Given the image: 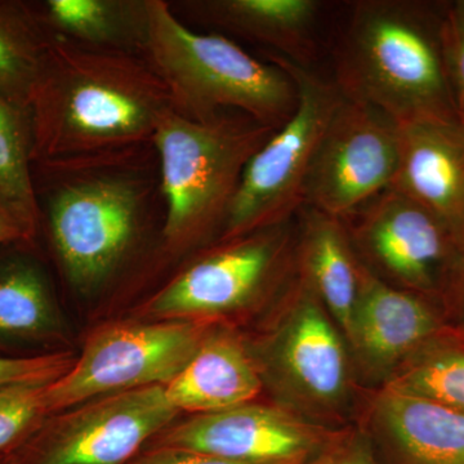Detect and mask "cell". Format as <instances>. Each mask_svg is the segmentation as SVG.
<instances>
[{
	"label": "cell",
	"instance_id": "cell-20",
	"mask_svg": "<svg viewBox=\"0 0 464 464\" xmlns=\"http://www.w3.org/2000/svg\"><path fill=\"white\" fill-rule=\"evenodd\" d=\"M36 5L54 38L139 53L145 50L146 0H44Z\"/></svg>",
	"mask_w": 464,
	"mask_h": 464
},
{
	"label": "cell",
	"instance_id": "cell-4",
	"mask_svg": "<svg viewBox=\"0 0 464 464\" xmlns=\"http://www.w3.org/2000/svg\"><path fill=\"white\" fill-rule=\"evenodd\" d=\"M143 54L163 79L174 109L192 119L241 112L279 130L295 111L297 87L277 63L250 56L222 34L192 32L167 0H146Z\"/></svg>",
	"mask_w": 464,
	"mask_h": 464
},
{
	"label": "cell",
	"instance_id": "cell-30",
	"mask_svg": "<svg viewBox=\"0 0 464 464\" xmlns=\"http://www.w3.org/2000/svg\"><path fill=\"white\" fill-rule=\"evenodd\" d=\"M313 464H374L369 454L362 447H348L320 458Z\"/></svg>",
	"mask_w": 464,
	"mask_h": 464
},
{
	"label": "cell",
	"instance_id": "cell-11",
	"mask_svg": "<svg viewBox=\"0 0 464 464\" xmlns=\"http://www.w3.org/2000/svg\"><path fill=\"white\" fill-rule=\"evenodd\" d=\"M350 216L357 218V241L381 270L414 289L435 286L457 243L430 210L390 188Z\"/></svg>",
	"mask_w": 464,
	"mask_h": 464
},
{
	"label": "cell",
	"instance_id": "cell-17",
	"mask_svg": "<svg viewBox=\"0 0 464 464\" xmlns=\"http://www.w3.org/2000/svg\"><path fill=\"white\" fill-rule=\"evenodd\" d=\"M435 329L431 311L409 293L382 282L360 265L351 340L373 364L398 362Z\"/></svg>",
	"mask_w": 464,
	"mask_h": 464
},
{
	"label": "cell",
	"instance_id": "cell-12",
	"mask_svg": "<svg viewBox=\"0 0 464 464\" xmlns=\"http://www.w3.org/2000/svg\"><path fill=\"white\" fill-rule=\"evenodd\" d=\"M317 436L277 409L243 404L170 424L148 448L199 451L253 463L288 464L307 456Z\"/></svg>",
	"mask_w": 464,
	"mask_h": 464
},
{
	"label": "cell",
	"instance_id": "cell-10",
	"mask_svg": "<svg viewBox=\"0 0 464 464\" xmlns=\"http://www.w3.org/2000/svg\"><path fill=\"white\" fill-rule=\"evenodd\" d=\"M284 224L224 240L176 275L140 307L149 322L204 320L246 306L283 271L288 248Z\"/></svg>",
	"mask_w": 464,
	"mask_h": 464
},
{
	"label": "cell",
	"instance_id": "cell-8",
	"mask_svg": "<svg viewBox=\"0 0 464 464\" xmlns=\"http://www.w3.org/2000/svg\"><path fill=\"white\" fill-rule=\"evenodd\" d=\"M179 414L164 386L101 396L51 415L5 464H127Z\"/></svg>",
	"mask_w": 464,
	"mask_h": 464
},
{
	"label": "cell",
	"instance_id": "cell-9",
	"mask_svg": "<svg viewBox=\"0 0 464 464\" xmlns=\"http://www.w3.org/2000/svg\"><path fill=\"white\" fill-rule=\"evenodd\" d=\"M401 157L399 124L342 96L317 146L304 207L344 219L392 186Z\"/></svg>",
	"mask_w": 464,
	"mask_h": 464
},
{
	"label": "cell",
	"instance_id": "cell-21",
	"mask_svg": "<svg viewBox=\"0 0 464 464\" xmlns=\"http://www.w3.org/2000/svg\"><path fill=\"white\" fill-rule=\"evenodd\" d=\"M52 39L36 2L0 0V96L25 112Z\"/></svg>",
	"mask_w": 464,
	"mask_h": 464
},
{
	"label": "cell",
	"instance_id": "cell-24",
	"mask_svg": "<svg viewBox=\"0 0 464 464\" xmlns=\"http://www.w3.org/2000/svg\"><path fill=\"white\" fill-rule=\"evenodd\" d=\"M48 384L0 386V462L14 456L51 417L47 404Z\"/></svg>",
	"mask_w": 464,
	"mask_h": 464
},
{
	"label": "cell",
	"instance_id": "cell-6",
	"mask_svg": "<svg viewBox=\"0 0 464 464\" xmlns=\"http://www.w3.org/2000/svg\"><path fill=\"white\" fill-rule=\"evenodd\" d=\"M270 60L295 81L297 108L246 164L222 227V240L284 224L304 206L317 146L342 101L334 83L306 67L276 53H270Z\"/></svg>",
	"mask_w": 464,
	"mask_h": 464
},
{
	"label": "cell",
	"instance_id": "cell-26",
	"mask_svg": "<svg viewBox=\"0 0 464 464\" xmlns=\"http://www.w3.org/2000/svg\"><path fill=\"white\" fill-rule=\"evenodd\" d=\"M442 45L458 118L464 125V2L449 5L442 16Z\"/></svg>",
	"mask_w": 464,
	"mask_h": 464
},
{
	"label": "cell",
	"instance_id": "cell-27",
	"mask_svg": "<svg viewBox=\"0 0 464 464\" xmlns=\"http://www.w3.org/2000/svg\"><path fill=\"white\" fill-rule=\"evenodd\" d=\"M75 359L67 353L35 357H0V386L14 383H51L70 371Z\"/></svg>",
	"mask_w": 464,
	"mask_h": 464
},
{
	"label": "cell",
	"instance_id": "cell-28",
	"mask_svg": "<svg viewBox=\"0 0 464 464\" xmlns=\"http://www.w3.org/2000/svg\"><path fill=\"white\" fill-rule=\"evenodd\" d=\"M127 464H273L243 462L230 458L172 448H146Z\"/></svg>",
	"mask_w": 464,
	"mask_h": 464
},
{
	"label": "cell",
	"instance_id": "cell-1",
	"mask_svg": "<svg viewBox=\"0 0 464 464\" xmlns=\"http://www.w3.org/2000/svg\"><path fill=\"white\" fill-rule=\"evenodd\" d=\"M170 110L145 54L53 36L27 109L33 166L151 148Z\"/></svg>",
	"mask_w": 464,
	"mask_h": 464
},
{
	"label": "cell",
	"instance_id": "cell-25",
	"mask_svg": "<svg viewBox=\"0 0 464 464\" xmlns=\"http://www.w3.org/2000/svg\"><path fill=\"white\" fill-rule=\"evenodd\" d=\"M389 389L464 413V353H445L409 369Z\"/></svg>",
	"mask_w": 464,
	"mask_h": 464
},
{
	"label": "cell",
	"instance_id": "cell-29",
	"mask_svg": "<svg viewBox=\"0 0 464 464\" xmlns=\"http://www.w3.org/2000/svg\"><path fill=\"white\" fill-rule=\"evenodd\" d=\"M20 243L32 244L34 239L16 213L0 198V246Z\"/></svg>",
	"mask_w": 464,
	"mask_h": 464
},
{
	"label": "cell",
	"instance_id": "cell-13",
	"mask_svg": "<svg viewBox=\"0 0 464 464\" xmlns=\"http://www.w3.org/2000/svg\"><path fill=\"white\" fill-rule=\"evenodd\" d=\"M401 157L391 188L432 213L464 244V125L459 121L399 124Z\"/></svg>",
	"mask_w": 464,
	"mask_h": 464
},
{
	"label": "cell",
	"instance_id": "cell-7",
	"mask_svg": "<svg viewBox=\"0 0 464 464\" xmlns=\"http://www.w3.org/2000/svg\"><path fill=\"white\" fill-rule=\"evenodd\" d=\"M208 333L206 320L121 323L100 329L70 371L48 384L51 415L101 396L166 386Z\"/></svg>",
	"mask_w": 464,
	"mask_h": 464
},
{
	"label": "cell",
	"instance_id": "cell-31",
	"mask_svg": "<svg viewBox=\"0 0 464 464\" xmlns=\"http://www.w3.org/2000/svg\"><path fill=\"white\" fill-rule=\"evenodd\" d=\"M0 464H5V462H0Z\"/></svg>",
	"mask_w": 464,
	"mask_h": 464
},
{
	"label": "cell",
	"instance_id": "cell-19",
	"mask_svg": "<svg viewBox=\"0 0 464 464\" xmlns=\"http://www.w3.org/2000/svg\"><path fill=\"white\" fill-rule=\"evenodd\" d=\"M301 258L304 280L351 337L360 264L353 257L342 219L304 207Z\"/></svg>",
	"mask_w": 464,
	"mask_h": 464
},
{
	"label": "cell",
	"instance_id": "cell-15",
	"mask_svg": "<svg viewBox=\"0 0 464 464\" xmlns=\"http://www.w3.org/2000/svg\"><path fill=\"white\" fill-rule=\"evenodd\" d=\"M289 315L276 350L284 373L308 400L320 405L338 404L347 390L346 353L304 279Z\"/></svg>",
	"mask_w": 464,
	"mask_h": 464
},
{
	"label": "cell",
	"instance_id": "cell-18",
	"mask_svg": "<svg viewBox=\"0 0 464 464\" xmlns=\"http://www.w3.org/2000/svg\"><path fill=\"white\" fill-rule=\"evenodd\" d=\"M378 422L414 464H464V413L438 402L384 390Z\"/></svg>",
	"mask_w": 464,
	"mask_h": 464
},
{
	"label": "cell",
	"instance_id": "cell-5",
	"mask_svg": "<svg viewBox=\"0 0 464 464\" xmlns=\"http://www.w3.org/2000/svg\"><path fill=\"white\" fill-rule=\"evenodd\" d=\"M275 130L235 111L192 119L170 110L163 116L152 145L164 200V248H188L224 227L246 164Z\"/></svg>",
	"mask_w": 464,
	"mask_h": 464
},
{
	"label": "cell",
	"instance_id": "cell-14",
	"mask_svg": "<svg viewBox=\"0 0 464 464\" xmlns=\"http://www.w3.org/2000/svg\"><path fill=\"white\" fill-rule=\"evenodd\" d=\"M177 16L234 34L304 66L315 52L316 0H188L170 3Z\"/></svg>",
	"mask_w": 464,
	"mask_h": 464
},
{
	"label": "cell",
	"instance_id": "cell-2",
	"mask_svg": "<svg viewBox=\"0 0 464 464\" xmlns=\"http://www.w3.org/2000/svg\"><path fill=\"white\" fill-rule=\"evenodd\" d=\"M33 179L58 264L83 292L99 288L121 267L150 212L164 203L154 146L33 166Z\"/></svg>",
	"mask_w": 464,
	"mask_h": 464
},
{
	"label": "cell",
	"instance_id": "cell-16",
	"mask_svg": "<svg viewBox=\"0 0 464 464\" xmlns=\"http://www.w3.org/2000/svg\"><path fill=\"white\" fill-rule=\"evenodd\" d=\"M255 362L240 342L225 332L208 333L185 368L164 386L181 413H216L248 404L261 391Z\"/></svg>",
	"mask_w": 464,
	"mask_h": 464
},
{
	"label": "cell",
	"instance_id": "cell-22",
	"mask_svg": "<svg viewBox=\"0 0 464 464\" xmlns=\"http://www.w3.org/2000/svg\"><path fill=\"white\" fill-rule=\"evenodd\" d=\"M56 329V304L41 265L25 253L2 256L0 338L41 341Z\"/></svg>",
	"mask_w": 464,
	"mask_h": 464
},
{
	"label": "cell",
	"instance_id": "cell-3",
	"mask_svg": "<svg viewBox=\"0 0 464 464\" xmlns=\"http://www.w3.org/2000/svg\"><path fill=\"white\" fill-rule=\"evenodd\" d=\"M342 96L398 124L459 121L449 81L442 17L401 0L356 3L335 57Z\"/></svg>",
	"mask_w": 464,
	"mask_h": 464
},
{
	"label": "cell",
	"instance_id": "cell-23",
	"mask_svg": "<svg viewBox=\"0 0 464 464\" xmlns=\"http://www.w3.org/2000/svg\"><path fill=\"white\" fill-rule=\"evenodd\" d=\"M0 198L35 240L41 213L34 188L32 130L27 112L0 96Z\"/></svg>",
	"mask_w": 464,
	"mask_h": 464
}]
</instances>
